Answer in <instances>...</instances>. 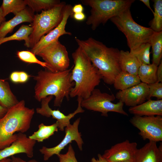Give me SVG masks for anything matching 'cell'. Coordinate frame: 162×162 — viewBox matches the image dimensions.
Returning a JSON list of instances; mask_svg holds the SVG:
<instances>
[{
	"label": "cell",
	"mask_w": 162,
	"mask_h": 162,
	"mask_svg": "<svg viewBox=\"0 0 162 162\" xmlns=\"http://www.w3.org/2000/svg\"><path fill=\"white\" fill-rule=\"evenodd\" d=\"M8 109L0 105V119L7 113Z\"/></svg>",
	"instance_id": "41"
},
{
	"label": "cell",
	"mask_w": 162,
	"mask_h": 162,
	"mask_svg": "<svg viewBox=\"0 0 162 162\" xmlns=\"http://www.w3.org/2000/svg\"><path fill=\"white\" fill-rule=\"evenodd\" d=\"M72 8V6L70 4H66L64 10L62 19L59 24L46 35L43 36L31 49L30 51L35 55H37L40 51L48 45L58 40L59 38L61 36L72 35L70 32L66 31L65 26L69 17L72 16L73 14Z\"/></svg>",
	"instance_id": "13"
},
{
	"label": "cell",
	"mask_w": 162,
	"mask_h": 162,
	"mask_svg": "<svg viewBox=\"0 0 162 162\" xmlns=\"http://www.w3.org/2000/svg\"><path fill=\"white\" fill-rule=\"evenodd\" d=\"M80 118L77 119L72 124H70L64 129L65 136L62 140L57 146L52 148L44 146L39 149L40 152L43 155L44 160L46 161L54 154L57 155L68 144L75 141L79 149L82 150L84 143L82 135L78 130Z\"/></svg>",
	"instance_id": "11"
},
{
	"label": "cell",
	"mask_w": 162,
	"mask_h": 162,
	"mask_svg": "<svg viewBox=\"0 0 162 162\" xmlns=\"http://www.w3.org/2000/svg\"><path fill=\"white\" fill-rule=\"evenodd\" d=\"M52 96H48L41 101L40 107L36 109L37 113L47 118L51 116L56 120L58 123V129L61 131H64L65 128L70 124V120L76 114L84 112V110L81 106V102L82 98L77 97V100L78 106L76 110L73 112L66 115L59 110H52L49 106V103L53 98Z\"/></svg>",
	"instance_id": "12"
},
{
	"label": "cell",
	"mask_w": 162,
	"mask_h": 162,
	"mask_svg": "<svg viewBox=\"0 0 162 162\" xmlns=\"http://www.w3.org/2000/svg\"><path fill=\"white\" fill-rule=\"evenodd\" d=\"M149 141L142 148H137L133 162H162V146Z\"/></svg>",
	"instance_id": "17"
},
{
	"label": "cell",
	"mask_w": 162,
	"mask_h": 162,
	"mask_svg": "<svg viewBox=\"0 0 162 162\" xmlns=\"http://www.w3.org/2000/svg\"><path fill=\"white\" fill-rule=\"evenodd\" d=\"M128 111L134 116H162V99L148 100L141 104L130 107Z\"/></svg>",
	"instance_id": "19"
},
{
	"label": "cell",
	"mask_w": 162,
	"mask_h": 162,
	"mask_svg": "<svg viewBox=\"0 0 162 162\" xmlns=\"http://www.w3.org/2000/svg\"><path fill=\"white\" fill-rule=\"evenodd\" d=\"M5 21V18L4 16L2 9L0 7V25L2 22Z\"/></svg>",
	"instance_id": "43"
},
{
	"label": "cell",
	"mask_w": 162,
	"mask_h": 162,
	"mask_svg": "<svg viewBox=\"0 0 162 162\" xmlns=\"http://www.w3.org/2000/svg\"><path fill=\"white\" fill-rule=\"evenodd\" d=\"M157 82H162V61L158 65L157 71Z\"/></svg>",
	"instance_id": "37"
},
{
	"label": "cell",
	"mask_w": 162,
	"mask_h": 162,
	"mask_svg": "<svg viewBox=\"0 0 162 162\" xmlns=\"http://www.w3.org/2000/svg\"><path fill=\"white\" fill-rule=\"evenodd\" d=\"M34 113L33 108L26 106L24 100L8 110L0 119V151L9 146L16 140L15 132L24 133L29 129Z\"/></svg>",
	"instance_id": "4"
},
{
	"label": "cell",
	"mask_w": 162,
	"mask_h": 162,
	"mask_svg": "<svg viewBox=\"0 0 162 162\" xmlns=\"http://www.w3.org/2000/svg\"><path fill=\"white\" fill-rule=\"evenodd\" d=\"M135 0H82V3L91 8L86 24L93 30L105 24L111 18L130 8Z\"/></svg>",
	"instance_id": "5"
},
{
	"label": "cell",
	"mask_w": 162,
	"mask_h": 162,
	"mask_svg": "<svg viewBox=\"0 0 162 162\" xmlns=\"http://www.w3.org/2000/svg\"><path fill=\"white\" fill-rule=\"evenodd\" d=\"M26 6V0H3L0 7L5 17L10 13L15 15L24 9Z\"/></svg>",
	"instance_id": "27"
},
{
	"label": "cell",
	"mask_w": 162,
	"mask_h": 162,
	"mask_svg": "<svg viewBox=\"0 0 162 162\" xmlns=\"http://www.w3.org/2000/svg\"><path fill=\"white\" fill-rule=\"evenodd\" d=\"M72 17L76 21H82L85 20L86 16L83 12L73 14Z\"/></svg>",
	"instance_id": "36"
},
{
	"label": "cell",
	"mask_w": 162,
	"mask_h": 162,
	"mask_svg": "<svg viewBox=\"0 0 162 162\" xmlns=\"http://www.w3.org/2000/svg\"><path fill=\"white\" fill-rule=\"evenodd\" d=\"M20 83H25L28 80L30 75L24 71H19Z\"/></svg>",
	"instance_id": "35"
},
{
	"label": "cell",
	"mask_w": 162,
	"mask_h": 162,
	"mask_svg": "<svg viewBox=\"0 0 162 162\" xmlns=\"http://www.w3.org/2000/svg\"><path fill=\"white\" fill-rule=\"evenodd\" d=\"M27 162H38L35 159H32V160H29Z\"/></svg>",
	"instance_id": "45"
},
{
	"label": "cell",
	"mask_w": 162,
	"mask_h": 162,
	"mask_svg": "<svg viewBox=\"0 0 162 162\" xmlns=\"http://www.w3.org/2000/svg\"><path fill=\"white\" fill-rule=\"evenodd\" d=\"M17 55L18 58L23 62L29 64H38L45 68V69H48V67L46 63L39 60L36 57L35 55L31 51H18L17 52Z\"/></svg>",
	"instance_id": "31"
},
{
	"label": "cell",
	"mask_w": 162,
	"mask_h": 162,
	"mask_svg": "<svg viewBox=\"0 0 162 162\" xmlns=\"http://www.w3.org/2000/svg\"><path fill=\"white\" fill-rule=\"evenodd\" d=\"M19 102L12 91L9 83L0 79V105L8 110Z\"/></svg>",
	"instance_id": "21"
},
{
	"label": "cell",
	"mask_w": 162,
	"mask_h": 162,
	"mask_svg": "<svg viewBox=\"0 0 162 162\" xmlns=\"http://www.w3.org/2000/svg\"><path fill=\"white\" fill-rule=\"evenodd\" d=\"M11 162H27L19 157H16L14 156H11Z\"/></svg>",
	"instance_id": "40"
},
{
	"label": "cell",
	"mask_w": 162,
	"mask_h": 162,
	"mask_svg": "<svg viewBox=\"0 0 162 162\" xmlns=\"http://www.w3.org/2000/svg\"><path fill=\"white\" fill-rule=\"evenodd\" d=\"M75 40L98 69L102 80L107 84H113L115 77L122 71L120 51L117 48L108 47L92 37L82 40L76 37Z\"/></svg>",
	"instance_id": "1"
},
{
	"label": "cell",
	"mask_w": 162,
	"mask_h": 162,
	"mask_svg": "<svg viewBox=\"0 0 162 162\" xmlns=\"http://www.w3.org/2000/svg\"><path fill=\"white\" fill-rule=\"evenodd\" d=\"M151 45L148 42L143 44L132 52L142 64H150V49Z\"/></svg>",
	"instance_id": "30"
},
{
	"label": "cell",
	"mask_w": 162,
	"mask_h": 162,
	"mask_svg": "<svg viewBox=\"0 0 162 162\" xmlns=\"http://www.w3.org/2000/svg\"><path fill=\"white\" fill-rule=\"evenodd\" d=\"M141 82L138 75L122 71L115 77L113 85L116 89L122 91L133 87Z\"/></svg>",
	"instance_id": "22"
},
{
	"label": "cell",
	"mask_w": 162,
	"mask_h": 162,
	"mask_svg": "<svg viewBox=\"0 0 162 162\" xmlns=\"http://www.w3.org/2000/svg\"><path fill=\"white\" fill-rule=\"evenodd\" d=\"M91 162H107L105 159L100 154H98V158H92L91 160Z\"/></svg>",
	"instance_id": "39"
},
{
	"label": "cell",
	"mask_w": 162,
	"mask_h": 162,
	"mask_svg": "<svg viewBox=\"0 0 162 162\" xmlns=\"http://www.w3.org/2000/svg\"><path fill=\"white\" fill-rule=\"evenodd\" d=\"M73 67L62 71L52 72L46 69L39 71L34 77L35 99L40 102L48 96H54V106L57 107L61 106L64 98L68 100L74 86L71 79Z\"/></svg>",
	"instance_id": "2"
},
{
	"label": "cell",
	"mask_w": 162,
	"mask_h": 162,
	"mask_svg": "<svg viewBox=\"0 0 162 162\" xmlns=\"http://www.w3.org/2000/svg\"><path fill=\"white\" fill-rule=\"evenodd\" d=\"M116 98L113 94L102 92L99 89L95 88L88 98L82 99L81 106L87 110L100 112L102 116L105 117H107L110 112L128 116L124 110L122 102L119 101L115 104L112 102Z\"/></svg>",
	"instance_id": "8"
},
{
	"label": "cell",
	"mask_w": 162,
	"mask_h": 162,
	"mask_svg": "<svg viewBox=\"0 0 162 162\" xmlns=\"http://www.w3.org/2000/svg\"><path fill=\"white\" fill-rule=\"evenodd\" d=\"M137 144L126 140L105 150L102 156L107 162H122L134 160Z\"/></svg>",
	"instance_id": "14"
},
{
	"label": "cell",
	"mask_w": 162,
	"mask_h": 162,
	"mask_svg": "<svg viewBox=\"0 0 162 162\" xmlns=\"http://www.w3.org/2000/svg\"><path fill=\"white\" fill-rule=\"evenodd\" d=\"M140 1L142 2L145 5L152 11L153 14L154 13V11L151 8L150 1L149 0H140Z\"/></svg>",
	"instance_id": "42"
},
{
	"label": "cell",
	"mask_w": 162,
	"mask_h": 162,
	"mask_svg": "<svg viewBox=\"0 0 162 162\" xmlns=\"http://www.w3.org/2000/svg\"><path fill=\"white\" fill-rule=\"evenodd\" d=\"M130 122L139 130V134L143 140L162 141V116H134Z\"/></svg>",
	"instance_id": "10"
},
{
	"label": "cell",
	"mask_w": 162,
	"mask_h": 162,
	"mask_svg": "<svg viewBox=\"0 0 162 162\" xmlns=\"http://www.w3.org/2000/svg\"><path fill=\"white\" fill-rule=\"evenodd\" d=\"M26 1L27 5L34 13L51 9L61 2L58 0H26Z\"/></svg>",
	"instance_id": "29"
},
{
	"label": "cell",
	"mask_w": 162,
	"mask_h": 162,
	"mask_svg": "<svg viewBox=\"0 0 162 162\" xmlns=\"http://www.w3.org/2000/svg\"><path fill=\"white\" fill-rule=\"evenodd\" d=\"M158 66L153 63L148 64H142L137 73L140 81L147 85L157 82V71Z\"/></svg>",
	"instance_id": "23"
},
{
	"label": "cell",
	"mask_w": 162,
	"mask_h": 162,
	"mask_svg": "<svg viewBox=\"0 0 162 162\" xmlns=\"http://www.w3.org/2000/svg\"><path fill=\"white\" fill-rule=\"evenodd\" d=\"M37 55L43 58L50 71H62L69 69L70 60L68 52L58 40L43 49Z\"/></svg>",
	"instance_id": "9"
},
{
	"label": "cell",
	"mask_w": 162,
	"mask_h": 162,
	"mask_svg": "<svg viewBox=\"0 0 162 162\" xmlns=\"http://www.w3.org/2000/svg\"><path fill=\"white\" fill-rule=\"evenodd\" d=\"M58 129V123L57 121L49 125H46L41 123L38 125V130L28 137L38 142H42L53 135L55 132H57Z\"/></svg>",
	"instance_id": "24"
},
{
	"label": "cell",
	"mask_w": 162,
	"mask_h": 162,
	"mask_svg": "<svg viewBox=\"0 0 162 162\" xmlns=\"http://www.w3.org/2000/svg\"><path fill=\"white\" fill-rule=\"evenodd\" d=\"M119 62L122 71L137 75L139 68L142 64L130 51H120Z\"/></svg>",
	"instance_id": "20"
},
{
	"label": "cell",
	"mask_w": 162,
	"mask_h": 162,
	"mask_svg": "<svg viewBox=\"0 0 162 162\" xmlns=\"http://www.w3.org/2000/svg\"><path fill=\"white\" fill-rule=\"evenodd\" d=\"M149 43L152 47V63L158 66L162 57V31L154 32Z\"/></svg>",
	"instance_id": "25"
},
{
	"label": "cell",
	"mask_w": 162,
	"mask_h": 162,
	"mask_svg": "<svg viewBox=\"0 0 162 162\" xmlns=\"http://www.w3.org/2000/svg\"><path fill=\"white\" fill-rule=\"evenodd\" d=\"M36 141L28 137L24 133L19 132L16 140L9 146L0 151V160L14 154L24 153L29 158L34 155V147Z\"/></svg>",
	"instance_id": "16"
},
{
	"label": "cell",
	"mask_w": 162,
	"mask_h": 162,
	"mask_svg": "<svg viewBox=\"0 0 162 162\" xmlns=\"http://www.w3.org/2000/svg\"><path fill=\"white\" fill-rule=\"evenodd\" d=\"M110 20L125 36L130 52L149 42L154 32L149 27L143 26L135 22L130 8Z\"/></svg>",
	"instance_id": "6"
},
{
	"label": "cell",
	"mask_w": 162,
	"mask_h": 162,
	"mask_svg": "<svg viewBox=\"0 0 162 162\" xmlns=\"http://www.w3.org/2000/svg\"><path fill=\"white\" fill-rule=\"evenodd\" d=\"M84 8L80 4H77L72 7V11L73 14L83 12Z\"/></svg>",
	"instance_id": "38"
},
{
	"label": "cell",
	"mask_w": 162,
	"mask_h": 162,
	"mask_svg": "<svg viewBox=\"0 0 162 162\" xmlns=\"http://www.w3.org/2000/svg\"><path fill=\"white\" fill-rule=\"evenodd\" d=\"M33 28L32 26L22 25L20 28L12 35L8 37L0 38V45L7 41L13 40H24L25 45L29 47V36L32 33Z\"/></svg>",
	"instance_id": "26"
},
{
	"label": "cell",
	"mask_w": 162,
	"mask_h": 162,
	"mask_svg": "<svg viewBox=\"0 0 162 162\" xmlns=\"http://www.w3.org/2000/svg\"><path fill=\"white\" fill-rule=\"evenodd\" d=\"M66 4L65 2H61L51 9L34 14L32 23L33 30L29 37V47L32 48L43 36L59 24Z\"/></svg>",
	"instance_id": "7"
},
{
	"label": "cell",
	"mask_w": 162,
	"mask_h": 162,
	"mask_svg": "<svg viewBox=\"0 0 162 162\" xmlns=\"http://www.w3.org/2000/svg\"><path fill=\"white\" fill-rule=\"evenodd\" d=\"M148 95L147 100L152 97L156 98L158 100L162 99V82H157L148 84Z\"/></svg>",
	"instance_id": "32"
},
{
	"label": "cell",
	"mask_w": 162,
	"mask_h": 162,
	"mask_svg": "<svg viewBox=\"0 0 162 162\" xmlns=\"http://www.w3.org/2000/svg\"><path fill=\"white\" fill-rule=\"evenodd\" d=\"M153 1L154 17L149 22V28L155 32H159L162 31V0Z\"/></svg>",
	"instance_id": "28"
},
{
	"label": "cell",
	"mask_w": 162,
	"mask_h": 162,
	"mask_svg": "<svg viewBox=\"0 0 162 162\" xmlns=\"http://www.w3.org/2000/svg\"><path fill=\"white\" fill-rule=\"evenodd\" d=\"M10 79L14 83H20L19 71H15L12 72L10 75Z\"/></svg>",
	"instance_id": "34"
},
{
	"label": "cell",
	"mask_w": 162,
	"mask_h": 162,
	"mask_svg": "<svg viewBox=\"0 0 162 162\" xmlns=\"http://www.w3.org/2000/svg\"><path fill=\"white\" fill-rule=\"evenodd\" d=\"M74 65L71 79L74 82L70 94L71 98H88L99 85L102 77L83 50L79 46L72 54Z\"/></svg>",
	"instance_id": "3"
},
{
	"label": "cell",
	"mask_w": 162,
	"mask_h": 162,
	"mask_svg": "<svg viewBox=\"0 0 162 162\" xmlns=\"http://www.w3.org/2000/svg\"><path fill=\"white\" fill-rule=\"evenodd\" d=\"M34 15L32 10L26 7L10 20L2 22L0 25V38L5 37L7 34L13 31L16 26L21 23L24 22L32 23Z\"/></svg>",
	"instance_id": "18"
},
{
	"label": "cell",
	"mask_w": 162,
	"mask_h": 162,
	"mask_svg": "<svg viewBox=\"0 0 162 162\" xmlns=\"http://www.w3.org/2000/svg\"><path fill=\"white\" fill-rule=\"evenodd\" d=\"M11 159L8 158L1 160H0V162H11Z\"/></svg>",
	"instance_id": "44"
},
{
	"label": "cell",
	"mask_w": 162,
	"mask_h": 162,
	"mask_svg": "<svg viewBox=\"0 0 162 162\" xmlns=\"http://www.w3.org/2000/svg\"><path fill=\"white\" fill-rule=\"evenodd\" d=\"M57 155L59 162H78L75 157V151L70 143L69 144L68 151L66 153H60Z\"/></svg>",
	"instance_id": "33"
},
{
	"label": "cell",
	"mask_w": 162,
	"mask_h": 162,
	"mask_svg": "<svg viewBox=\"0 0 162 162\" xmlns=\"http://www.w3.org/2000/svg\"><path fill=\"white\" fill-rule=\"evenodd\" d=\"M148 91V85L141 82L127 89L119 91L116 93L115 97L125 105L133 107L147 100Z\"/></svg>",
	"instance_id": "15"
},
{
	"label": "cell",
	"mask_w": 162,
	"mask_h": 162,
	"mask_svg": "<svg viewBox=\"0 0 162 162\" xmlns=\"http://www.w3.org/2000/svg\"><path fill=\"white\" fill-rule=\"evenodd\" d=\"M122 162H133V160H127L126 161Z\"/></svg>",
	"instance_id": "46"
}]
</instances>
